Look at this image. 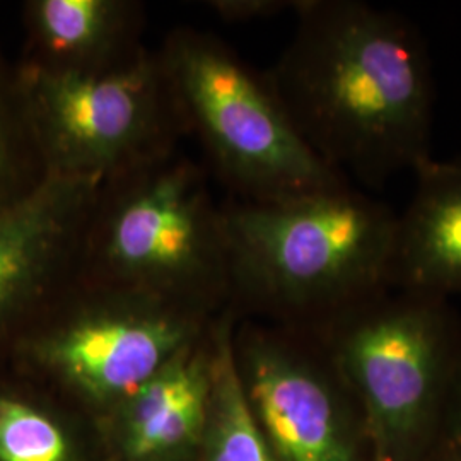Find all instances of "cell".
I'll use <instances>...</instances> for the list:
<instances>
[{
  "mask_svg": "<svg viewBox=\"0 0 461 461\" xmlns=\"http://www.w3.org/2000/svg\"><path fill=\"white\" fill-rule=\"evenodd\" d=\"M99 183L47 176L0 209V333L79 277Z\"/></svg>",
  "mask_w": 461,
  "mask_h": 461,
  "instance_id": "cell-9",
  "label": "cell"
},
{
  "mask_svg": "<svg viewBox=\"0 0 461 461\" xmlns=\"http://www.w3.org/2000/svg\"><path fill=\"white\" fill-rule=\"evenodd\" d=\"M209 344L183 350L125 403V446L149 460L192 443L209 417Z\"/></svg>",
  "mask_w": 461,
  "mask_h": 461,
  "instance_id": "cell-12",
  "label": "cell"
},
{
  "mask_svg": "<svg viewBox=\"0 0 461 461\" xmlns=\"http://www.w3.org/2000/svg\"><path fill=\"white\" fill-rule=\"evenodd\" d=\"M426 461H461V446L443 439Z\"/></svg>",
  "mask_w": 461,
  "mask_h": 461,
  "instance_id": "cell-18",
  "label": "cell"
},
{
  "mask_svg": "<svg viewBox=\"0 0 461 461\" xmlns=\"http://www.w3.org/2000/svg\"><path fill=\"white\" fill-rule=\"evenodd\" d=\"M294 14L267 76L314 154L373 188L429 161L436 89L412 23L361 0H297Z\"/></svg>",
  "mask_w": 461,
  "mask_h": 461,
  "instance_id": "cell-1",
  "label": "cell"
},
{
  "mask_svg": "<svg viewBox=\"0 0 461 461\" xmlns=\"http://www.w3.org/2000/svg\"><path fill=\"white\" fill-rule=\"evenodd\" d=\"M209 9L228 23H243L253 19L279 16L285 11H296L297 0H212Z\"/></svg>",
  "mask_w": 461,
  "mask_h": 461,
  "instance_id": "cell-16",
  "label": "cell"
},
{
  "mask_svg": "<svg viewBox=\"0 0 461 461\" xmlns=\"http://www.w3.org/2000/svg\"><path fill=\"white\" fill-rule=\"evenodd\" d=\"M79 277L194 314L230 299L224 200L207 169L178 149L101 183Z\"/></svg>",
  "mask_w": 461,
  "mask_h": 461,
  "instance_id": "cell-3",
  "label": "cell"
},
{
  "mask_svg": "<svg viewBox=\"0 0 461 461\" xmlns=\"http://www.w3.org/2000/svg\"><path fill=\"white\" fill-rule=\"evenodd\" d=\"M443 439L461 446V366L453 381V388L447 400Z\"/></svg>",
  "mask_w": 461,
  "mask_h": 461,
  "instance_id": "cell-17",
  "label": "cell"
},
{
  "mask_svg": "<svg viewBox=\"0 0 461 461\" xmlns=\"http://www.w3.org/2000/svg\"><path fill=\"white\" fill-rule=\"evenodd\" d=\"M47 176L17 76L9 83L0 70V209L30 194Z\"/></svg>",
  "mask_w": 461,
  "mask_h": 461,
  "instance_id": "cell-14",
  "label": "cell"
},
{
  "mask_svg": "<svg viewBox=\"0 0 461 461\" xmlns=\"http://www.w3.org/2000/svg\"><path fill=\"white\" fill-rule=\"evenodd\" d=\"M158 53L188 135L200 140L228 197L277 202L350 183L303 140L268 76L222 38L180 26Z\"/></svg>",
  "mask_w": 461,
  "mask_h": 461,
  "instance_id": "cell-5",
  "label": "cell"
},
{
  "mask_svg": "<svg viewBox=\"0 0 461 461\" xmlns=\"http://www.w3.org/2000/svg\"><path fill=\"white\" fill-rule=\"evenodd\" d=\"M53 306L59 314L30 344V356L96 402H127L202 335L200 314L81 277Z\"/></svg>",
  "mask_w": 461,
  "mask_h": 461,
  "instance_id": "cell-7",
  "label": "cell"
},
{
  "mask_svg": "<svg viewBox=\"0 0 461 461\" xmlns=\"http://www.w3.org/2000/svg\"><path fill=\"white\" fill-rule=\"evenodd\" d=\"M232 331L234 316L228 313L209 333V461H277L249 409L234 359Z\"/></svg>",
  "mask_w": 461,
  "mask_h": 461,
  "instance_id": "cell-13",
  "label": "cell"
},
{
  "mask_svg": "<svg viewBox=\"0 0 461 461\" xmlns=\"http://www.w3.org/2000/svg\"><path fill=\"white\" fill-rule=\"evenodd\" d=\"M356 398L375 461H426L461 366L449 299L388 289L314 333Z\"/></svg>",
  "mask_w": 461,
  "mask_h": 461,
  "instance_id": "cell-4",
  "label": "cell"
},
{
  "mask_svg": "<svg viewBox=\"0 0 461 461\" xmlns=\"http://www.w3.org/2000/svg\"><path fill=\"white\" fill-rule=\"evenodd\" d=\"M413 175L412 198L396 214L390 287L449 299L461 294V156L430 158Z\"/></svg>",
  "mask_w": 461,
  "mask_h": 461,
  "instance_id": "cell-10",
  "label": "cell"
},
{
  "mask_svg": "<svg viewBox=\"0 0 461 461\" xmlns=\"http://www.w3.org/2000/svg\"><path fill=\"white\" fill-rule=\"evenodd\" d=\"M68 441L50 415L0 393V461H68Z\"/></svg>",
  "mask_w": 461,
  "mask_h": 461,
  "instance_id": "cell-15",
  "label": "cell"
},
{
  "mask_svg": "<svg viewBox=\"0 0 461 461\" xmlns=\"http://www.w3.org/2000/svg\"><path fill=\"white\" fill-rule=\"evenodd\" d=\"M230 299L318 333L390 287L396 212L352 183L277 202L224 200Z\"/></svg>",
  "mask_w": 461,
  "mask_h": 461,
  "instance_id": "cell-2",
  "label": "cell"
},
{
  "mask_svg": "<svg viewBox=\"0 0 461 461\" xmlns=\"http://www.w3.org/2000/svg\"><path fill=\"white\" fill-rule=\"evenodd\" d=\"M236 367L277 461H375L363 412L323 342L304 330L232 331Z\"/></svg>",
  "mask_w": 461,
  "mask_h": 461,
  "instance_id": "cell-8",
  "label": "cell"
},
{
  "mask_svg": "<svg viewBox=\"0 0 461 461\" xmlns=\"http://www.w3.org/2000/svg\"><path fill=\"white\" fill-rule=\"evenodd\" d=\"M49 176L101 183L178 150L188 135L158 50L103 74H17Z\"/></svg>",
  "mask_w": 461,
  "mask_h": 461,
  "instance_id": "cell-6",
  "label": "cell"
},
{
  "mask_svg": "<svg viewBox=\"0 0 461 461\" xmlns=\"http://www.w3.org/2000/svg\"><path fill=\"white\" fill-rule=\"evenodd\" d=\"M26 11L33 47L26 66L103 74L148 50L146 5L137 0H34Z\"/></svg>",
  "mask_w": 461,
  "mask_h": 461,
  "instance_id": "cell-11",
  "label": "cell"
}]
</instances>
